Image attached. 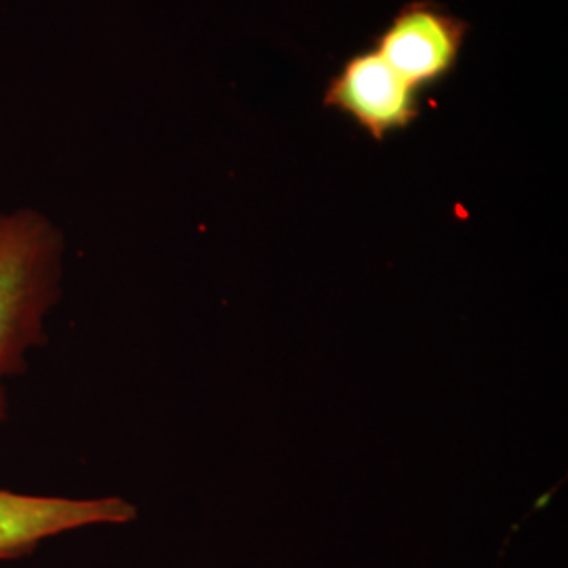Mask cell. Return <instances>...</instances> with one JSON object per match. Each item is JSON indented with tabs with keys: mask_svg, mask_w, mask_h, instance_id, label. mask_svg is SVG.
Listing matches in <instances>:
<instances>
[{
	"mask_svg": "<svg viewBox=\"0 0 568 568\" xmlns=\"http://www.w3.org/2000/svg\"><path fill=\"white\" fill-rule=\"evenodd\" d=\"M469 23L434 0L400 7L373 42L384 60L417 91L445 81L462 58Z\"/></svg>",
	"mask_w": 568,
	"mask_h": 568,
	"instance_id": "7a4b0ae2",
	"label": "cell"
},
{
	"mask_svg": "<svg viewBox=\"0 0 568 568\" xmlns=\"http://www.w3.org/2000/svg\"><path fill=\"white\" fill-rule=\"evenodd\" d=\"M135 518V506L121 497L68 499L0 488V560L23 558L61 532Z\"/></svg>",
	"mask_w": 568,
	"mask_h": 568,
	"instance_id": "277c9868",
	"label": "cell"
},
{
	"mask_svg": "<svg viewBox=\"0 0 568 568\" xmlns=\"http://www.w3.org/2000/svg\"><path fill=\"white\" fill-rule=\"evenodd\" d=\"M63 241L34 211L0 213V426L4 382L20 375L26 354L47 342L44 321L58 304Z\"/></svg>",
	"mask_w": 568,
	"mask_h": 568,
	"instance_id": "6da1fadb",
	"label": "cell"
},
{
	"mask_svg": "<svg viewBox=\"0 0 568 568\" xmlns=\"http://www.w3.org/2000/svg\"><path fill=\"white\" fill-rule=\"evenodd\" d=\"M323 103L356 122L375 142L410 126L422 112L419 91L373 49L345 61L326 84Z\"/></svg>",
	"mask_w": 568,
	"mask_h": 568,
	"instance_id": "3957f363",
	"label": "cell"
}]
</instances>
